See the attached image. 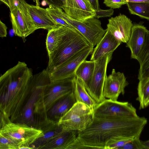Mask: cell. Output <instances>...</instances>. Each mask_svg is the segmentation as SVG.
<instances>
[{
  "mask_svg": "<svg viewBox=\"0 0 149 149\" xmlns=\"http://www.w3.org/2000/svg\"><path fill=\"white\" fill-rule=\"evenodd\" d=\"M33 75L32 69L25 62L19 61L1 75V109L9 112L22 108L31 93L29 82Z\"/></svg>",
  "mask_w": 149,
  "mask_h": 149,
  "instance_id": "7a4b0ae2",
  "label": "cell"
},
{
  "mask_svg": "<svg viewBox=\"0 0 149 149\" xmlns=\"http://www.w3.org/2000/svg\"><path fill=\"white\" fill-rule=\"evenodd\" d=\"M139 80L136 100L139 103V109H141L149 106V76Z\"/></svg>",
  "mask_w": 149,
  "mask_h": 149,
  "instance_id": "d4e9b609",
  "label": "cell"
},
{
  "mask_svg": "<svg viewBox=\"0 0 149 149\" xmlns=\"http://www.w3.org/2000/svg\"><path fill=\"white\" fill-rule=\"evenodd\" d=\"M50 82L46 69L33 75L30 82L31 92L18 118L19 123L31 126L35 125L36 116H44L43 101L46 87Z\"/></svg>",
  "mask_w": 149,
  "mask_h": 149,
  "instance_id": "3957f363",
  "label": "cell"
},
{
  "mask_svg": "<svg viewBox=\"0 0 149 149\" xmlns=\"http://www.w3.org/2000/svg\"><path fill=\"white\" fill-rule=\"evenodd\" d=\"M126 5L130 13L149 20V3L127 2Z\"/></svg>",
  "mask_w": 149,
  "mask_h": 149,
  "instance_id": "484cf974",
  "label": "cell"
},
{
  "mask_svg": "<svg viewBox=\"0 0 149 149\" xmlns=\"http://www.w3.org/2000/svg\"><path fill=\"white\" fill-rule=\"evenodd\" d=\"M104 3L107 6L114 9L119 8L127 3L125 0H104Z\"/></svg>",
  "mask_w": 149,
  "mask_h": 149,
  "instance_id": "4dcf8cb0",
  "label": "cell"
},
{
  "mask_svg": "<svg viewBox=\"0 0 149 149\" xmlns=\"http://www.w3.org/2000/svg\"><path fill=\"white\" fill-rule=\"evenodd\" d=\"M133 25L129 18L120 14L108 19L106 29L118 40L126 43L130 38Z\"/></svg>",
  "mask_w": 149,
  "mask_h": 149,
  "instance_id": "2e32d148",
  "label": "cell"
},
{
  "mask_svg": "<svg viewBox=\"0 0 149 149\" xmlns=\"http://www.w3.org/2000/svg\"><path fill=\"white\" fill-rule=\"evenodd\" d=\"M62 9L70 17L80 21L96 15L95 10L87 0H65Z\"/></svg>",
  "mask_w": 149,
  "mask_h": 149,
  "instance_id": "4fadbf2b",
  "label": "cell"
},
{
  "mask_svg": "<svg viewBox=\"0 0 149 149\" xmlns=\"http://www.w3.org/2000/svg\"><path fill=\"white\" fill-rule=\"evenodd\" d=\"M75 76L53 82L47 85L45 92L43 106L47 112L62 97L74 91Z\"/></svg>",
  "mask_w": 149,
  "mask_h": 149,
  "instance_id": "30bf717a",
  "label": "cell"
},
{
  "mask_svg": "<svg viewBox=\"0 0 149 149\" xmlns=\"http://www.w3.org/2000/svg\"><path fill=\"white\" fill-rule=\"evenodd\" d=\"M89 1L95 11L99 10L100 8L98 0H87Z\"/></svg>",
  "mask_w": 149,
  "mask_h": 149,
  "instance_id": "e575fe53",
  "label": "cell"
},
{
  "mask_svg": "<svg viewBox=\"0 0 149 149\" xmlns=\"http://www.w3.org/2000/svg\"><path fill=\"white\" fill-rule=\"evenodd\" d=\"M13 29L15 36L23 40L29 35L38 29L22 5L17 0L16 5L10 11Z\"/></svg>",
  "mask_w": 149,
  "mask_h": 149,
  "instance_id": "8fae6325",
  "label": "cell"
},
{
  "mask_svg": "<svg viewBox=\"0 0 149 149\" xmlns=\"http://www.w3.org/2000/svg\"><path fill=\"white\" fill-rule=\"evenodd\" d=\"M142 142L144 146V149H149V140L142 141Z\"/></svg>",
  "mask_w": 149,
  "mask_h": 149,
  "instance_id": "74e56055",
  "label": "cell"
},
{
  "mask_svg": "<svg viewBox=\"0 0 149 149\" xmlns=\"http://www.w3.org/2000/svg\"><path fill=\"white\" fill-rule=\"evenodd\" d=\"M49 6L62 9L65 0H44Z\"/></svg>",
  "mask_w": 149,
  "mask_h": 149,
  "instance_id": "d6a6232c",
  "label": "cell"
},
{
  "mask_svg": "<svg viewBox=\"0 0 149 149\" xmlns=\"http://www.w3.org/2000/svg\"><path fill=\"white\" fill-rule=\"evenodd\" d=\"M114 13L113 9L110 8L107 10H102L100 9L96 11L95 17L98 18L100 17H110Z\"/></svg>",
  "mask_w": 149,
  "mask_h": 149,
  "instance_id": "1f68e13d",
  "label": "cell"
},
{
  "mask_svg": "<svg viewBox=\"0 0 149 149\" xmlns=\"http://www.w3.org/2000/svg\"><path fill=\"white\" fill-rule=\"evenodd\" d=\"M7 27L4 23L0 21V36L1 38L6 37L7 35Z\"/></svg>",
  "mask_w": 149,
  "mask_h": 149,
  "instance_id": "836d02e7",
  "label": "cell"
},
{
  "mask_svg": "<svg viewBox=\"0 0 149 149\" xmlns=\"http://www.w3.org/2000/svg\"><path fill=\"white\" fill-rule=\"evenodd\" d=\"M95 66V61L85 60L80 64L75 71V77L81 80L86 89L90 82Z\"/></svg>",
  "mask_w": 149,
  "mask_h": 149,
  "instance_id": "7402d4cb",
  "label": "cell"
},
{
  "mask_svg": "<svg viewBox=\"0 0 149 149\" xmlns=\"http://www.w3.org/2000/svg\"><path fill=\"white\" fill-rule=\"evenodd\" d=\"M69 29L65 26L59 25L48 30L46 41V48L49 58L48 64L52 61L54 54Z\"/></svg>",
  "mask_w": 149,
  "mask_h": 149,
  "instance_id": "ffe728a7",
  "label": "cell"
},
{
  "mask_svg": "<svg viewBox=\"0 0 149 149\" xmlns=\"http://www.w3.org/2000/svg\"><path fill=\"white\" fill-rule=\"evenodd\" d=\"M121 43L107 29L104 36L93 49L90 60L95 61L103 56L113 54Z\"/></svg>",
  "mask_w": 149,
  "mask_h": 149,
  "instance_id": "ac0fdd59",
  "label": "cell"
},
{
  "mask_svg": "<svg viewBox=\"0 0 149 149\" xmlns=\"http://www.w3.org/2000/svg\"><path fill=\"white\" fill-rule=\"evenodd\" d=\"M34 2H35L36 3V5L38 6H39L40 5V3L39 2V0H33Z\"/></svg>",
  "mask_w": 149,
  "mask_h": 149,
  "instance_id": "ab89813d",
  "label": "cell"
},
{
  "mask_svg": "<svg viewBox=\"0 0 149 149\" xmlns=\"http://www.w3.org/2000/svg\"><path fill=\"white\" fill-rule=\"evenodd\" d=\"M76 102L74 92L56 102L49 110V115L58 120L67 112Z\"/></svg>",
  "mask_w": 149,
  "mask_h": 149,
  "instance_id": "44dd1931",
  "label": "cell"
},
{
  "mask_svg": "<svg viewBox=\"0 0 149 149\" xmlns=\"http://www.w3.org/2000/svg\"><path fill=\"white\" fill-rule=\"evenodd\" d=\"M0 134L6 137L20 149H33L31 145L44 135L42 130L25 124L9 121L2 126Z\"/></svg>",
  "mask_w": 149,
  "mask_h": 149,
  "instance_id": "8992f818",
  "label": "cell"
},
{
  "mask_svg": "<svg viewBox=\"0 0 149 149\" xmlns=\"http://www.w3.org/2000/svg\"><path fill=\"white\" fill-rule=\"evenodd\" d=\"M93 47L91 45L82 50L57 68L49 72L50 82L62 80L75 76L80 64L91 54Z\"/></svg>",
  "mask_w": 149,
  "mask_h": 149,
  "instance_id": "7c38bea8",
  "label": "cell"
},
{
  "mask_svg": "<svg viewBox=\"0 0 149 149\" xmlns=\"http://www.w3.org/2000/svg\"><path fill=\"white\" fill-rule=\"evenodd\" d=\"M76 102L84 103L93 109L97 104L88 93L81 79L75 77L74 91Z\"/></svg>",
  "mask_w": 149,
  "mask_h": 149,
  "instance_id": "603a6c76",
  "label": "cell"
},
{
  "mask_svg": "<svg viewBox=\"0 0 149 149\" xmlns=\"http://www.w3.org/2000/svg\"><path fill=\"white\" fill-rule=\"evenodd\" d=\"M127 2H142L149 3V0H125Z\"/></svg>",
  "mask_w": 149,
  "mask_h": 149,
  "instance_id": "8d00e7d4",
  "label": "cell"
},
{
  "mask_svg": "<svg viewBox=\"0 0 149 149\" xmlns=\"http://www.w3.org/2000/svg\"><path fill=\"white\" fill-rule=\"evenodd\" d=\"M0 149H17L19 147L11 140L0 134Z\"/></svg>",
  "mask_w": 149,
  "mask_h": 149,
  "instance_id": "f546056e",
  "label": "cell"
},
{
  "mask_svg": "<svg viewBox=\"0 0 149 149\" xmlns=\"http://www.w3.org/2000/svg\"><path fill=\"white\" fill-rule=\"evenodd\" d=\"M120 149H144V147L140 137H136L132 139Z\"/></svg>",
  "mask_w": 149,
  "mask_h": 149,
  "instance_id": "f1b7e54d",
  "label": "cell"
},
{
  "mask_svg": "<svg viewBox=\"0 0 149 149\" xmlns=\"http://www.w3.org/2000/svg\"><path fill=\"white\" fill-rule=\"evenodd\" d=\"M128 84L123 73L116 72L113 69L105 82L103 89L104 97L114 101H117L120 94H124L125 88Z\"/></svg>",
  "mask_w": 149,
  "mask_h": 149,
  "instance_id": "5bb4252c",
  "label": "cell"
},
{
  "mask_svg": "<svg viewBox=\"0 0 149 149\" xmlns=\"http://www.w3.org/2000/svg\"><path fill=\"white\" fill-rule=\"evenodd\" d=\"M148 122L144 117L102 118L94 116L86 128L78 132L77 139L86 148L104 149L115 137L131 139L140 137Z\"/></svg>",
  "mask_w": 149,
  "mask_h": 149,
  "instance_id": "6da1fadb",
  "label": "cell"
},
{
  "mask_svg": "<svg viewBox=\"0 0 149 149\" xmlns=\"http://www.w3.org/2000/svg\"><path fill=\"white\" fill-rule=\"evenodd\" d=\"M0 1L5 4L10 8V5L9 0H0Z\"/></svg>",
  "mask_w": 149,
  "mask_h": 149,
  "instance_id": "f35d334b",
  "label": "cell"
},
{
  "mask_svg": "<svg viewBox=\"0 0 149 149\" xmlns=\"http://www.w3.org/2000/svg\"><path fill=\"white\" fill-rule=\"evenodd\" d=\"M139 63L138 79L140 80L149 76V31L142 51L137 60Z\"/></svg>",
  "mask_w": 149,
  "mask_h": 149,
  "instance_id": "cb8c5ba5",
  "label": "cell"
},
{
  "mask_svg": "<svg viewBox=\"0 0 149 149\" xmlns=\"http://www.w3.org/2000/svg\"><path fill=\"white\" fill-rule=\"evenodd\" d=\"M132 139H125L121 137H115L112 138L106 143L104 149H120Z\"/></svg>",
  "mask_w": 149,
  "mask_h": 149,
  "instance_id": "83f0119b",
  "label": "cell"
},
{
  "mask_svg": "<svg viewBox=\"0 0 149 149\" xmlns=\"http://www.w3.org/2000/svg\"><path fill=\"white\" fill-rule=\"evenodd\" d=\"M78 134L77 131L66 129L63 127L60 132L39 149H67L76 139Z\"/></svg>",
  "mask_w": 149,
  "mask_h": 149,
  "instance_id": "d6986e66",
  "label": "cell"
},
{
  "mask_svg": "<svg viewBox=\"0 0 149 149\" xmlns=\"http://www.w3.org/2000/svg\"><path fill=\"white\" fill-rule=\"evenodd\" d=\"M91 45L78 31L69 29L46 69L49 72H51L78 52Z\"/></svg>",
  "mask_w": 149,
  "mask_h": 149,
  "instance_id": "5b68a950",
  "label": "cell"
},
{
  "mask_svg": "<svg viewBox=\"0 0 149 149\" xmlns=\"http://www.w3.org/2000/svg\"><path fill=\"white\" fill-rule=\"evenodd\" d=\"M148 30L141 24L133 25L130 38L126 47L131 52V58L137 60L145 45Z\"/></svg>",
  "mask_w": 149,
  "mask_h": 149,
  "instance_id": "e0dca14e",
  "label": "cell"
},
{
  "mask_svg": "<svg viewBox=\"0 0 149 149\" xmlns=\"http://www.w3.org/2000/svg\"><path fill=\"white\" fill-rule=\"evenodd\" d=\"M17 0H9L10 5V11L12 10L15 7L16 4V2H17Z\"/></svg>",
  "mask_w": 149,
  "mask_h": 149,
  "instance_id": "d590c367",
  "label": "cell"
},
{
  "mask_svg": "<svg viewBox=\"0 0 149 149\" xmlns=\"http://www.w3.org/2000/svg\"><path fill=\"white\" fill-rule=\"evenodd\" d=\"M23 6L38 29L49 30L58 25L51 18L46 9L30 4L25 0H17Z\"/></svg>",
  "mask_w": 149,
  "mask_h": 149,
  "instance_id": "9a60e30c",
  "label": "cell"
},
{
  "mask_svg": "<svg viewBox=\"0 0 149 149\" xmlns=\"http://www.w3.org/2000/svg\"><path fill=\"white\" fill-rule=\"evenodd\" d=\"M113 54L103 56L95 61L94 72L90 82L86 89L88 93L97 104L105 99L103 93L106 78L107 70Z\"/></svg>",
  "mask_w": 149,
  "mask_h": 149,
  "instance_id": "9c48e42d",
  "label": "cell"
},
{
  "mask_svg": "<svg viewBox=\"0 0 149 149\" xmlns=\"http://www.w3.org/2000/svg\"><path fill=\"white\" fill-rule=\"evenodd\" d=\"M94 116L102 118L134 117L139 116L136 109L127 102L114 101L105 99L93 109Z\"/></svg>",
  "mask_w": 149,
  "mask_h": 149,
  "instance_id": "ba28073f",
  "label": "cell"
},
{
  "mask_svg": "<svg viewBox=\"0 0 149 149\" xmlns=\"http://www.w3.org/2000/svg\"><path fill=\"white\" fill-rule=\"evenodd\" d=\"M49 127L45 130H43L44 135L42 136L39 138L35 141L31 146L33 149H39L41 146L45 144L48 140L58 133L63 128V127L57 125L55 127Z\"/></svg>",
  "mask_w": 149,
  "mask_h": 149,
  "instance_id": "4316f807",
  "label": "cell"
},
{
  "mask_svg": "<svg viewBox=\"0 0 149 149\" xmlns=\"http://www.w3.org/2000/svg\"><path fill=\"white\" fill-rule=\"evenodd\" d=\"M93 117V109L84 103L76 102L58 120L57 124L66 129L81 132L86 128Z\"/></svg>",
  "mask_w": 149,
  "mask_h": 149,
  "instance_id": "52a82bcc",
  "label": "cell"
},
{
  "mask_svg": "<svg viewBox=\"0 0 149 149\" xmlns=\"http://www.w3.org/2000/svg\"><path fill=\"white\" fill-rule=\"evenodd\" d=\"M46 9L49 15L65 20L71 25L93 47L98 44L107 31V29L102 28L100 20L95 17L80 21L70 17L62 9L49 6Z\"/></svg>",
  "mask_w": 149,
  "mask_h": 149,
  "instance_id": "277c9868",
  "label": "cell"
}]
</instances>
